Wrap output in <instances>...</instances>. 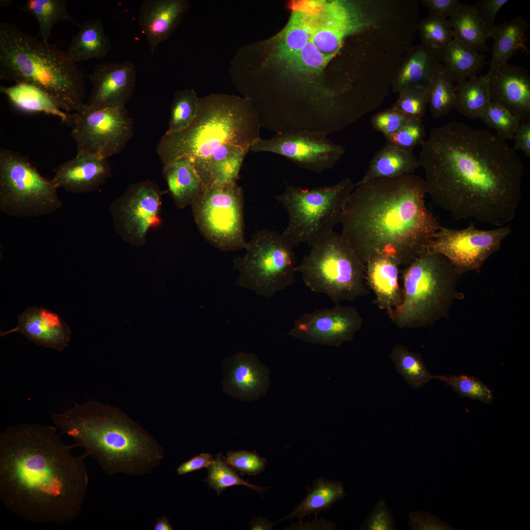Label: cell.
<instances>
[{"instance_id": "7c38bea8", "label": "cell", "mask_w": 530, "mask_h": 530, "mask_svg": "<svg viewBox=\"0 0 530 530\" xmlns=\"http://www.w3.org/2000/svg\"><path fill=\"white\" fill-rule=\"evenodd\" d=\"M244 198L236 182L203 185L191 204L200 233L222 251L245 249Z\"/></svg>"}, {"instance_id": "ee69618b", "label": "cell", "mask_w": 530, "mask_h": 530, "mask_svg": "<svg viewBox=\"0 0 530 530\" xmlns=\"http://www.w3.org/2000/svg\"><path fill=\"white\" fill-rule=\"evenodd\" d=\"M329 61L320 52L312 39L300 52L284 64L295 74L312 76L321 73Z\"/></svg>"}, {"instance_id": "db71d44e", "label": "cell", "mask_w": 530, "mask_h": 530, "mask_svg": "<svg viewBox=\"0 0 530 530\" xmlns=\"http://www.w3.org/2000/svg\"><path fill=\"white\" fill-rule=\"evenodd\" d=\"M409 525L414 530H444L449 526L430 514L423 512H413L410 514Z\"/></svg>"}, {"instance_id": "5b68a950", "label": "cell", "mask_w": 530, "mask_h": 530, "mask_svg": "<svg viewBox=\"0 0 530 530\" xmlns=\"http://www.w3.org/2000/svg\"><path fill=\"white\" fill-rule=\"evenodd\" d=\"M258 113L247 98L222 94L199 98L196 116L185 130L165 132L156 150L163 165L177 158L197 162L227 144L250 148L261 139Z\"/></svg>"}, {"instance_id": "d4e9b609", "label": "cell", "mask_w": 530, "mask_h": 530, "mask_svg": "<svg viewBox=\"0 0 530 530\" xmlns=\"http://www.w3.org/2000/svg\"><path fill=\"white\" fill-rule=\"evenodd\" d=\"M123 207L124 224L128 233L143 239L159 219L160 194L152 184L144 182L132 186Z\"/></svg>"}, {"instance_id": "9c48e42d", "label": "cell", "mask_w": 530, "mask_h": 530, "mask_svg": "<svg viewBox=\"0 0 530 530\" xmlns=\"http://www.w3.org/2000/svg\"><path fill=\"white\" fill-rule=\"evenodd\" d=\"M356 186L349 177L333 186L311 189L287 185L284 192L275 196L289 214L283 237L293 247L300 243L313 245L340 223L344 204Z\"/></svg>"}, {"instance_id": "3957f363", "label": "cell", "mask_w": 530, "mask_h": 530, "mask_svg": "<svg viewBox=\"0 0 530 530\" xmlns=\"http://www.w3.org/2000/svg\"><path fill=\"white\" fill-rule=\"evenodd\" d=\"M356 184L340 234L364 265L383 255L406 266L427 250L441 225L425 206L423 178L412 174Z\"/></svg>"}, {"instance_id": "7dc6e473", "label": "cell", "mask_w": 530, "mask_h": 530, "mask_svg": "<svg viewBox=\"0 0 530 530\" xmlns=\"http://www.w3.org/2000/svg\"><path fill=\"white\" fill-rule=\"evenodd\" d=\"M208 470L207 481L218 494L227 487L238 485L249 487L258 492L264 491V488L249 483L240 478L220 457L213 459L208 467Z\"/></svg>"}, {"instance_id": "603a6c76", "label": "cell", "mask_w": 530, "mask_h": 530, "mask_svg": "<svg viewBox=\"0 0 530 530\" xmlns=\"http://www.w3.org/2000/svg\"><path fill=\"white\" fill-rule=\"evenodd\" d=\"M107 159L88 156H76L60 164L50 180L57 189L79 194L93 191L110 176Z\"/></svg>"}, {"instance_id": "e575fe53", "label": "cell", "mask_w": 530, "mask_h": 530, "mask_svg": "<svg viewBox=\"0 0 530 530\" xmlns=\"http://www.w3.org/2000/svg\"><path fill=\"white\" fill-rule=\"evenodd\" d=\"M449 20L454 39L479 53L490 51L487 42L490 35L473 5L460 2Z\"/></svg>"}, {"instance_id": "11a10c76", "label": "cell", "mask_w": 530, "mask_h": 530, "mask_svg": "<svg viewBox=\"0 0 530 530\" xmlns=\"http://www.w3.org/2000/svg\"><path fill=\"white\" fill-rule=\"evenodd\" d=\"M422 3L429 11V15L450 17L460 2L458 0H422Z\"/></svg>"}, {"instance_id": "74e56055", "label": "cell", "mask_w": 530, "mask_h": 530, "mask_svg": "<svg viewBox=\"0 0 530 530\" xmlns=\"http://www.w3.org/2000/svg\"><path fill=\"white\" fill-rule=\"evenodd\" d=\"M427 94V105L434 118L447 115L454 108L456 85L442 63L430 80Z\"/></svg>"}, {"instance_id": "52a82bcc", "label": "cell", "mask_w": 530, "mask_h": 530, "mask_svg": "<svg viewBox=\"0 0 530 530\" xmlns=\"http://www.w3.org/2000/svg\"><path fill=\"white\" fill-rule=\"evenodd\" d=\"M401 273L402 302L387 313L393 322L400 328H413L431 324L444 316L459 274L450 262L426 250Z\"/></svg>"}, {"instance_id": "ffe728a7", "label": "cell", "mask_w": 530, "mask_h": 530, "mask_svg": "<svg viewBox=\"0 0 530 530\" xmlns=\"http://www.w3.org/2000/svg\"><path fill=\"white\" fill-rule=\"evenodd\" d=\"M490 102L502 106L520 121L530 120V77L523 67L507 64L490 76Z\"/></svg>"}, {"instance_id": "ba28073f", "label": "cell", "mask_w": 530, "mask_h": 530, "mask_svg": "<svg viewBox=\"0 0 530 530\" xmlns=\"http://www.w3.org/2000/svg\"><path fill=\"white\" fill-rule=\"evenodd\" d=\"M310 247L295 269L311 291L336 304L369 293L365 265L341 234L333 231Z\"/></svg>"}, {"instance_id": "8fae6325", "label": "cell", "mask_w": 530, "mask_h": 530, "mask_svg": "<svg viewBox=\"0 0 530 530\" xmlns=\"http://www.w3.org/2000/svg\"><path fill=\"white\" fill-rule=\"evenodd\" d=\"M63 206L57 189L25 157L0 150V211L20 218L52 214Z\"/></svg>"}, {"instance_id": "836d02e7", "label": "cell", "mask_w": 530, "mask_h": 530, "mask_svg": "<svg viewBox=\"0 0 530 530\" xmlns=\"http://www.w3.org/2000/svg\"><path fill=\"white\" fill-rule=\"evenodd\" d=\"M485 56L455 39L442 49V63L457 83L477 76L488 64Z\"/></svg>"}, {"instance_id": "4dcf8cb0", "label": "cell", "mask_w": 530, "mask_h": 530, "mask_svg": "<svg viewBox=\"0 0 530 530\" xmlns=\"http://www.w3.org/2000/svg\"><path fill=\"white\" fill-rule=\"evenodd\" d=\"M419 166V159L413 151L386 143L373 156L364 175L358 183L412 174Z\"/></svg>"}, {"instance_id": "91938a15", "label": "cell", "mask_w": 530, "mask_h": 530, "mask_svg": "<svg viewBox=\"0 0 530 530\" xmlns=\"http://www.w3.org/2000/svg\"><path fill=\"white\" fill-rule=\"evenodd\" d=\"M153 530H173L174 528L168 517L165 515L157 518V521L154 525Z\"/></svg>"}, {"instance_id": "d6a6232c", "label": "cell", "mask_w": 530, "mask_h": 530, "mask_svg": "<svg viewBox=\"0 0 530 530\" xmlns=\"http://www.w3.org/2000/svg\"><path fill=\"white\" fill-rule=\"evenodd\" d=\"M111 47V40L105 32L103 22L99 18H94L80 26L79 31L72 37L66 51L76 63L103 58Z\"/></svg>"}, {"instance_id": "7bdbcfd3", "label": "cell", "mask_w": 530, "mask_h": 530, "mask_svg": "<svg viewBox=\"0 0 530 530\" xmlns=\"http://www.w3.org/2000/svg\"><path fill=\"white\" fill-rule=\"evenodd\" d=\"M433 378L444 381L461 397L468 398L472 400H478L488 404L492 402V389L478 378L463 374H453L433 375Z\"/></svg>"}, {"instance_id": "7a4b0ae2", "label": "cell", "mask_w": 530, "mask_h": 530, "mask_svg": "<svg viewBox=\"0 0 530 530\" xmlns=\"http://www.w3.org/2000/svg\"><path fill=\"white\" fill-rule=\"evenodd\" d=\"M55 426L22 423L0 434V499L13 513L34 524L63 525L75 519L88 483L84 459L74 455Z\"/></svg>"}, {"instance_id": "5bb4252c", "label": "cell", "mask_w": 530, "mask_h": 530, "mask_svg": "<svg viewBox=\"0 0 530 530\" xmlns=\"http://www.w3.org/2000/svg\"><path fill=\"white\" fill-rule=\"evenodd\" d=\"M511 233L508 225L480 230L473 223L462 229L440 226L427 250L446 258L459 274L477 271Z\"/></svg>"}, {"instance_id": "f907efd6", "label": "cell", "mask_w": 530, "mask_h": 530, "mask_svg": "<svg viewBox=\"0 0 530 530\" xmlns=\"http://www.w3.org/2000/svg\"><path fill=\"white\" fill-rule=\"evenodd\" d=\"M410 118L390 108L374 114L371 123L374 130L386 136L397 132Z\"/></svg>"}, {"instance_id": "8992f818", "label": "cell", "mask_w": 530, "mask_h": 530, "mask_svg": "<svg viewBox=\"0 0 530 530\" xmlns=\"http://www.w3.org/2000/svg\"><path fill=\"white\" fill-rule=\"evenodd\" d=\"M0 79L39 86L68 112L85 104L84 75L67 51L6 22L0 24Z\"/></svg>"}, {"instance_id": "681fc988", "label": "cell", "mask_w": 530, "mask_h": 530, "mask_svg": "<svg viewBox=\"0 0 530 530\" xmlns=\"http://www.w3.org/2000/svg\"><path fill=\"white\" fill-rule=\"evenodd\" d=\"M223 460L234 470L249 475L263 472L267 462L265 458L255 451L246 450L229 452Z\"/></svg>"}, {"instance_id": "4316f807", "label": "cell", "mask_w": 530, "mask_h": 530, "mask_svg": "<svg viewBox=\"0 0 530 530\" xmlns=\"http://www.w3.org/2000/svg\"><path fill=\"white\" fill-rule=\"evenodd\" d=\"M309 1L293 6L290 20L273 39L271 54L278 62L284 63L300 52L312 39L311 16Z\"/></svg>"}, {"instance_id": "d590c367", "label": "cell", "mask_w": 530, "mask_h": 530, "mask_svg": "<svg viewBox=\"0 0 530 530\" xmlns=\"http://www.w3.org/2000/svg\"><path fill=\"white\" fill-rule=\"evenodd\" d=\"M307 494L303 501L287 516L281 520L298 517L302 518L313 513L330 508L332 505L345 495L344 486L341 482L331 481L319 477L313 482V486L307 488Z\"/></svg>"}, {"instance_id": "60d3db41", "label": "cell", "mask_w": 530, "mask_h": 530, "mask_svg": "<svg viewBox=\"0 0 530 530\" xmlns=\"http://www.w3.org/2000/svg\"><path fill=\"white\" fill-rule=\"evenodd\" d=\"M199 100L193 89H186L176 92L170 107L168 129L166 132H179L188 127L196 116Z\"/></svg>"}, {"instance_id": "816d5d0a", "label": "cell", "mask_w": 530, "mask_h": 530, "mask_svg": "<svg viewBox=\"0 0 530 530\" xmlns=\"http://www.w3.org/2000/svg\"><path fill=\"white\" fill-rule=\"evenodd\" d=\"M360 529L388 530L395 528L392 512L383 500H380L362 524Z\"/></svg>"}, {"instance_id": "c3c4849f", "label": "cell", "mask_w": 530, "mask_h": 530, "mask_svg": "<svg viewBox=\"0 0 530 530\" xmlns=\"http://www.w3.org/2000/svg\"><path fill=\"white\" fill-rule=\"evenodd\" d=\"M425 134L423 118H410L397 132L385 137L387 144L413 151L417 145L423 143Z\"/></svg>"}, {"instance_id": "d6986e66", "label": "cell", "mask_w": 530, "mask_h": 530, "mask_svg": "<svg viewBox=\"0 0 530 530\" xmlns=\"http://www.w3.org/2000/svg\"><path fill=\"white\" fill-rule=\"evenodd\" d=\"M222 368L223 389L228 395L251 401L267 392L269 369L254 354L240 351L228 356L224 360Z\"/></svg>"}, {"instance_id": "8d00e7d4", "label": "cell", "mask_w": 530, "mask_h": 530, "mask_svg": "<svg viewBox=\"0 0 530 530\" xmlns=\"http://www.w3.org/2000/svg\"><path fill=\"white\" fill-rule=\"evenodd\" d=\"M490 102V78L487 74L474 77L456 85L454 108L470 119L479 118Z\"/></svg>"}, {"instance_id": "9a60e30c", "label": "cell", "mask_w": 530, "mask_h": 530, "mask_svg": "<svg viewBox=\"0 0 530 530\" xmlns=\"http://www.w3.org/2000/svg\"><path fill=\"white\" fill-rule=\"evenodd\" d=\"M324 132L300 130L278 132L252 145L253 152H266L285 157L301 168L317 173L331 169L345 153V149Z\"/></svg>"}, {"instance_id": "ab89813d", "label": "cell", "mask_w": 530, "mask_h": 530, "mask_svg": "<svg viewBox=\"0 0 530 530\" xmlns=\"http://www.w3.org/2000/svg\"><path fill=\"white\" fill-rule=\"evenodd\" d=\"M390 356L397 372L413 388L418 390L433 379V375L428 371L421 355L411 351L406 346L397 344L392 349Z\"/></svg>"}, {"instance_id": "6f0895ef", "label": "cell", "mask_w": 530, "mask_h": 530, "mask_svg": "<svg viewBox=\"0 0 530 530\" xmlns=\"http://www.w3.org/2000/svg\"><path fill=\"white\" fill-rule=\"evenodd\" d=\"M213 459L208 453H201L183 462L178 466L177 472L179 475H184L203 468H208Z\"/></svg>"}, {"instance_id": "277c9868", "label": "cell", "mask_w": 530, "mask_h": 530, "mask_svg": "<svg viewBox=\"0 0 530 530\" xmlns=\"http://www.w3.org/2000/svg\"><path fill=\"white\" fill-rule=\"evenodd\" d=\"M51 418L62 434L72 437L76 447L98 463L106 474L144 476L164 458L159 443L119 409L88 400L74 402L69 409Z\"/></svg>"}, {"instance_id": "680465c9", "label": "cell", "mask_w": 530, "mask_h": 530, "mask_svg": "<svg viewBox=\"0 0 530 530\" xmlns=\"http://www.w3.org/2000/svg\"><path fill=\"white\" fill-rule=\"evenodd\" d=\"M274 524L264 517H258L255 518L250 525L252 530H269L273 529Z\"/></svg>"}, {"instance_id": "30bf717a", "label": "cell", "mask_w": 530, "mask_h": 530, "mask_svg": "<svg viewBox=\"0 0 530 530\" xmlns=\"http://www.w3.org/2000/svg\"><path fill=\"white\" fill-rule=\"evenodd\" d=\"M293 248L276 231H257L247 242L244 254L234 260L238 272L235 284L267 298L285 290L295 281Z\"/></svg>"}, {"instance_id": "bcb514c9", "label": "cell", "mask_w": 530, "mask_h": 530, "mask_svg": "<svg viewBox=\"0 0 530 530\" xmlns=\"http://www.w3.org/2000/svg\"><path fill=\"white\" fill-rule=\"evenodd\" d=\"M398 93V97L391 108L409 118H423L427 105V88L410 85Z\"/></svg>"}, {"instance_id": "4fadbf2b", "label": "cell", "mask_w": 530, "mask_h": 530, "mask_svg": "<svg viewBox=\"0 0 530 530\" xmlns=\"http://www.w3.org/2000/svg\"><path fill=\"white\" fill-rule=\"evenodd\" d=\"M72 120L71 135L78 156L107 159L133 136V121L125 106L90 109L84 104L73 113Z\"/></svg>"}, {"instance_id": "7402d4cb", "label": "cell", "mask_w": 530, "mask_h": 530, "mask_svg": "<svg viewBox=\"0 0 530 530\" xmlns=\"http://www.w3.org/2000/svg\"><path fill=\"white\" fill-rule=\"evenodd\" d=\"M190 7L188 0H145L141 3L138 24L152 54L176 30Z\"/></svg>"}, {"instance_id": "484cf974", "label": "cell", "mask_w": 530, "mask_h": 530, "mask_svg": "<svg viewBox=\"0 0 530 530\" xmlns=\"http://www.w3.org/2000/svg\"><path fill=\"white\" fill-rule=\"evenodd\" d=\"M441 63L442 50L422 43L412 47L392 77L393 91L398 93L403 88L410 85L427 88L433 74Z\"/></svg>"}, {"instance_id": "6da1fadb", "label": "cell", "mask_w": 530, "mask_h": 530, "mask_svg": "<svg viewBox=\"0 0 530 530\" xmlns=\"http://www.w3.org/2000/svg\"><path fill=\"white\" fill-rule=\"evenodd\" d=\"M419 161L426 193L455 219L499 227L514 219L524 170L498 135L451 121L431 130Z\"/></svg>"}, {"instance_id": "44dd1931", "label": "cell", "mask_w": 530, "mask_h": 530, "mask_svg": "<svg viewBox=\"0 0 530 530\" xmlns=\"http://www.w3.org/2000/svg\"><path fill=\"white\" fill-rule=\"evenodd\" d=\"M19 332L29 341L40 346L62 351L71 338L69 326L56 313L41 307L27 308L18 317L17 326L0 332V337Z\"/></svg>"}, {"instance_id": "f1b7e54d", "label": "cell", "mask_w": 530, "mask_h": 530, "mask_svg": "<svg viewBox=\"0 0 530 530\" xmlns=\"http://www.w3.org/2000/svg\"><path fill=\"white\" fill-rule=\"evenodd\" d=\"M249 150L242 147L227 144L206 159L194 163L203 185L237 182L243 160Z\"/></svg>"}, {"instance_id": "f5cc1de1", "label": "cell", "mask_w": 530, "mask_h": 530, "mask_svg": "<svg viewBox=\"0 0 530 530\" xmlns=\"http://www.w3.org/2000/svg\"><path fill=\"white\" fill-rule=\"evenodd\" d=\"M508 2V0H479L473 5L491 37L497 26L495 23L496 16Z\"/></svg>"}, {"instance_id": "f546056e", "label": "cell", "mask_w": 530, "mask_h": 530, "mask_svg": "<svg viewBox=\"0 0 530 530\" xmlns=\"http://www.w3.org/2000/svg\"><path fill=\"white\" fill-rule=\"evenodd\" d=\"M530 25L522 16L496 26L491 37L494 42L491 59L488 62L490 67L488 76L508 64L518 51L530 53L526 45V33Z\"/></svg>"}, {"instance_id": "b9f144b4", "label": "cell", "mask_w": 530, "mask_h": 530, "mask_svg": "<svg viewBox=\"0 0 530 530\" xmlns=\"http://www.w3.org/2000/svg\"><path fill=\"white\" fill-rule=\"evenodd\" d=\"M422 43L431 48L442 50L454 39L449 19L436 15H429L421 21L417 26Z\"/></svg>"}, {"instance_id": "2e32d148", "label": "cell", "mask_w": 530, "mask_h": 530, "mask_svg": "<svg viewBox=\"0 0 530 530\" xmlns=\"http://www.w3.org/2000/svg\"><path fill=\"white\" fill-rule=\"evenodd\" d=\"M363 323L356 308L338 304L304 314L294 320L288 335L307 343L339 347L351 341Z\"/></svg>"}, {"instance_id": "f35d334b", "label": "cell", "mask_w": 530, "mask_h": 530, "mask_svg": "<svg viewBox=\"0 0 530 530\" xmlns=\"http://www.w3.org/2000/svg\"><path fill=\"white\" fill-rule=\"evenodd\" d=\"M22 9L36 18L39 27L38 36L47 43L56 23L68 21L78 25L70 16L65 0H27Z\"/></svg>"}, {"instance_id": "1f68e13d", "label": "cell", "mask_w": 530, "mask_h": 530, "mask_svg": "<svg viewBox=\"0 0 530 530\" xmlns=\"http://www.w3.org/2000/svg\"><path fill=\"white\" fill-rule=\"evenodd\" d=\"M163 174L178 207L183 208L191 205L203 186L193 159L188 157L176 159L163 165Z\"/></svg>"}, {"instance_id": "ac0fdd59", "label": "cell", "mask_w": 530, "mask_h": 530, "mask_svg": "<svg viewBox=\"0 0 530 530\" xmlns=\"http://www.w3.org/2000/svg\"><path fill=\"white\" fill-rule=\"evenodd\" d=\"M312 40L329 60L339 50L343 38L356 27V20L346 3L339 1L311 0Z\"/></svg>"}, {"instance_id": "cb8c5ba5", "label": "cell", "mask_w": 530, "mask_h": 530, "mask_svg": "<svg viewBox=\"0 0 530 530\" xmlns=\"http://www.w3.org/2000/svg\"><path fill=\"white\" fill-rule=\"evenodd\" d=\"M365 265L366 284L374 294V303L387 313L399 306L402 300V289L398 282V261L392 257L377 255L368 260Z\"/></svg>"}, {"instance_id": "f6af8a7d", "label": "cell", "mask_w": 530, "mask_h": 530, "mask_svg": "<svg viewBox=\"0 0 530 530\" xmlns=\"http://www.w3.org/2000/svg\"><path fill=\"white\" fill-rule=\"evenodd\" d=\"M479 118L488 127L497 131V135L503 139H511L520 122V119L506 108L490 102Z\"/></svg>"}, {"instance_id": "9f6ffc18", "label": "cell", "mask_w": 530, "mask_h": 530, "mask_svg": "<svg viewBox=\"0 0 530 530\" xmlns=\"http://www.w3.org/2000/svg\"><path fill=\"white\" fill-rule=\"evenodd\" d=\"M515 143L513 148L516 152L522 151L528 157H530V120L520 121L514 133Z\"/></svg>"}, {"instance_id": "83f0119b", "label": "cell", "mask_w": 530, "mask_h": 530, "mask_svg": "<svg viewBox=\"0 0 530 530\" xmlns=\"http://www.w3.org/2000/svg\"><path fill=\"white\" fill-rule=\"evenodd\" d=\"M0 91L18 109L28 112H43L58 117L71 126L73 113L67 112L52 95L35 85L16 82L12 86H0Z\"/></svg>"}, {"instance_id": "e0dca14e", "label": "cell", "mask_w": 530, "mask_h": 530, "mask_svg": "<svg viewBox=\"0 0 530 530\" xmlns=\"http://www.w3.org/2000/svg\"><path fill=\"white\" fill-rule=\"evenodd\" d=\"M92 88L85 106L90 109L125 106L132 98L136 81L134 64L121 63L98 64L88 76Z\"/></svg>"}]
</instances>
